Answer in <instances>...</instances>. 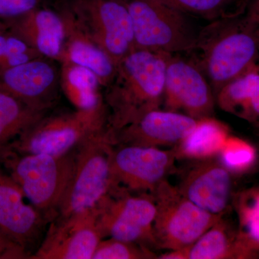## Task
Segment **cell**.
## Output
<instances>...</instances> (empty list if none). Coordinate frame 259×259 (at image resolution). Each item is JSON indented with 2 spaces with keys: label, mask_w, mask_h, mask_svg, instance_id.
I'll list each match as a JSON object with an SVG mask.
<instances>
[{
  "label": "cell",
  "mask_w": 259,
  "mask_h": 259,
  "mask_svg": "<svg viewBox=\"0 0 259 259\" xmlns=\"http://www.w3.org/2000/svg\"><path fill=\"white\" fill-rule=\"evenodd\" d=\"M171 259L252 258L241 246L235 232L221 218L193 244L185 249L173 250Z\"/></svg>",
  "instance_id": "obj_19"
},
{
  "label": "cell",
  "mask_w": 259,
  "mask_h": 259,
  "mask_svg": "<svg viewBox=\"0 0 259 259\" xmlns=\"http://www.w3.org/2000/svg\"><path fill=\"white\" fill-rule=\"evenodd\" d=\"M188 54L215 96L225 85L258 64L259 23L242 13L208 22L198 44Z\"/></svg>",
  "instance_id": "obj_2"
},
{
  "label": "cell",
  "mask_w": 259,
  "mask_h": 259,
  "mask_svg": "<svg viewBox=\"0 0 259 259\" xmlns=\"http://www.w3.org/2000/svg\"><path fill=\"white\" fill-rule=\"evenodd\" d=\"M61 76L59 61L39 57L0 73V89L30 106L51 111L62 90Z\"/></svg>",
  "instance_id": "obj_15"
},
{
  "label": "cell",
  "mask_w": 259,
  "mask_h": 259,
  "mask_svg": "<svg viewBox=\"0 0 259 259\" xmlns=\"http://www.w3.org/2000/svg\"><path fill=\"white\" fill-rule=\"evenodd\" d=\"M236 207L239 221L238 241L252 258H255L259 255V187L238 194Z\"/></svg>",
  "instance_id": "obj_24"
},
{
  "label": "cell",
  "mask_w": 259,
  "mask_h": 259,
  "mask_svg": "<svg viewBox=\"0 0 259 259\" xmlns=\"http://www.w3.org/2000/svg\"><path fill=\"white\" fill-rule=\"evenodd\" d=\"M216 105L223 111L251 123L259 121V69L258 64L233 80L215 95Z\"/></svg>",
  "instance_id": "obj_20"
},
{
  "label": "cell",
  "mask_w": 259,
  "mask_h": 259,
  "mask_svg": "<svg viewBox=\"0 0 259 259\" xmlns=\"http://www.w3.org/2000/svg\"><path fill=\"white\" fill-rule=\"evenodd\" d=\"M6 30H8V28H7L6 25H5L4 22L0 20V33H1V32L6 31Z\"/></svg>",
  "instance_id": "obj_32"
},
{
  "label": "cell",
  "mask_w": 259,
  "mask_h": 259,
  "mask_svg": "<svg viewBox=\"0 0 259 259\" xmlns=\"http://www.w3.org/2000/svg\"><path fill=\"white\" fill-rule=\"evenodd\" d=\"M113 136L107 127L83 140L74 149L72 177L56 218H67L98 207L111 189Z\"/></svg>",
  "instance_id": "obj_3"
},
{
  "label": "cell",
  "mask_w": 259,
  "mask_h": 259,
  "mask_svg": "<svg viewBox=\"0 0 259 259\" xmlns=\"http://www.w3.org/2000/svg\"><path fill=\"white\" fill-rule=\"evenodd\" d=\"M239 10L250 20L259 23V0H242Z\"/></svg>",
  "instance_id": "obj_31"
},
{
  "label": "cell",
  "mask_w": 259,
  "mask_h": 259,
  "mask_svg": "<svg viewBox=\"0 0 259 259\" xmlns=\"http://www.w3.org/2000/svg\"><path fill=\"white\" fill-rule=\"evenodd\" d=\"M106 124V110L102 101L90 108L51 111L25 130L6 151L61 156L74 151L89 136L107 127Z\"/></svg>",
  "instance_id": "obj_6"
},
{
  "label": "cell",
  "mask_w": 259,
  "mask_h": 259,
  "mask_svg": "<svg viewBox=\"0 0 259 259\" xmlns=\"http://www.w3.org/2000/svg\"><path fill=\"white\" fill-rule=\"evenodd\" d=\"M215 105L212 89L195 63L168 54L161 109L203 120L213 117Z\"/></svg>",
  "instance_id": "obj_11"
},
{
  "label": "cell",
  "mask_w": 259,
  "mask_h": 259,
  "mask_svg": "<svg viewBox=\"0 0 259 259\" xmlns=\"http://www.w3.org/2000/svg\"><path fill=\"white\" fill-rule=\"evenodd\" d=\"M51 111L30 106L0 89V157L25 130Z\"/></svg>",
  "instance_id": "obj_21"
},
{
  "label": "cell",
  "mask_w": 259,
  "mask_h": 259,
  "mask_svg": "<svg viewBox=\"0 0 259 259\" xmlns=\"http://www.w3.org/2000/svg\"><path fill=\"white\" fill-rule=\"evenodd\" d=\"M39 57V53L9 30L0 33V73Z\"/></svg>",
  "instance_id": "obj_26"
},
{
  "label": "cell",
  "mask_w": 259,
  "mask_h": 259,
  "mask_svg": "<svg viewBox=\"0 0 259 259\" xmlns=\"http://www.w3.org/2000/svg\"><path fill=\"white\" fill-rule=\"evenodd\" d=\"M168 55L136 49L117 63L111 82L102 90L107 128L113 137L145 114L161 108Z\"/></svg>",
  "instance_id": "obj_1"
},
{
  "label": "cell",
  "mask_w": 259,
  "mask_h": 259,
  "mask_svg": "<svg viewBox=\"0 0 259 259\" xmlns=\"http://www.w3.org/2000/svg\"><path fill=\"white\" fill-rule=\"evenodd\" d=\"M157 256L144 245L105 238L99 243L93 259H149Z\"/></svg>",
  "instance_id": "obj_27"
},
{
  "label": "cell",
  "mask_w": 259,
  "mask_h": 259,
  "mask_svg": "<svg viewBox=\"0 0 259 259\" xmlns=\"http://www.w3.org/2000/svg\"><path fill=\"white\" fill-rule=\"evenodd\" d=\"M79 30L116 63L136 49L123 0H60Z\"/></svg>",
  "instance_id": "obj_8"
},
{
  "label": "cell",
  "mask_w": 259,
  "mask_h": 259,
  "mask_svg": "<svg viewBox=\"0 0 259 259\" xmlns=\"http://www.w3.org/2000/svg\"><path fill=\"white\" fill-rule=\"evenodd\" d=\"M50 218L39 210L0 164V230L30 258Z\"/></svg>",
  "instance_id": "obj_12"
},
{
  "label": "cell",
  "mask_w": 259,
  "mask_h": 259,
  "mask_svg": "<svg viewBox=\"0 0 259 259\" xmlns=\"http://www.w3.org/2000/svg\"><path fill=\"white\" fill-rule=\"evenodd\" d=\"M153 197L156 208L153 248L157 249H185L223 218L201 209L167 180L158 186Z\"/></svg>",
  "instance_id": "obj_7"
},
{
  "label": "cell",
  "mask_w": 259,
  "mask_h": 259,
  "mask_svg": "<svg viewBox=\"0 0 259 259\" xmlns=\"http://www.w3.org/2000/svg\"><path fill=\"white\" fill-rule=\"evenodd\" d=\"M61 66V89L72 99L76 108H90L102 101V87L93 71L78 65Z\"/></svg>",
  "instance_id": "obj_23"
},
{
  "label": "cell",
  "mask_w": 259,
  "mask_h": 259,
  "mask_svg": "<svg viewBox=\"0 0 259 259\" xmlns=\"http://www.w3.org/2000/svg\"><path fill=\"white\" fill-rule=\"evenodd\" d=\"M0 164L32 204L54 221L72 177L74 150L61 156L8 151L0 157Z\"/></svg>",
  "instance_id": "obj_5"
},
{
  "label": "cell",
  "mask_w": 259,
  "mask_h": 259,
  "mask_svg": "<svg viewBox=\"0 0 259 259\" xmlns=\"http://www.w3.org/2000/svg\"><path fill=\"white\" fill-rule=\"evenodd\" d=\"M134 26L136 49L167 54H188L205 25L160 0H123Z\"/></svg>",
  "instance_id": "obj_4"
},
{
  "label": "cell",
  "mask_w": 259,
  "mask_h": 259,
  "mask_svg": "<svg viewBox=\"0 0 259 259\" xmlns=\"http://www.w3.org/2000/svg\"><path fill=\"white\" fill-rule=\"evenodd\" d=\"M96 212L102 238L153 247V225L156 208L151 194H109L99 204Z\"/></svg>",
  "instance_id": "obj_10"
},
{
  "label": "cell",
  "mask_w": 259,
  "mask_h": 259,
  "mask_svg": "<svg viewBox=\"0 0 259 259\" xmlns=\"http://www.w3.org/2000/svg\"><path fill=\"white\" fill-rule=\"evenodd\" d=\"M180 112L160 108L121 129L114 136L115 145L145 147H175L187 139L199 121Z\"/></svg>",
  "instance_id": "obj_16"
},
{
  "label": "cell",
  "mask_w": 259,
  "mask_h": 259,
  "mask_svg": "<svg viewBox=\"0 0 259 259\" xmlns=\"http://www.w3.org/2000/svg\"><path fill=\"white\" fill-rule=\"evenodd\" d=\"M27 258L25 253L13 244L0 230V259Z\"/></svg>",
  "instance_id": "obj_30"
},
{
  "label": "cell",
  "mask_w": 259,
  "mask_h": 259,
  "mask_svg": "<svg viewBox=\"0 0 259 259\" xmlns=\"http://www.w3.org/2000/svg\"><path fill=\"white\" fill-rule=\"evenodd\" d=\"M53 4L60 10L66 27L64 51L59 63L78 65L93 71L102 90L113 79L117 63L79 30L60 0H54Z\"/></svg>",
  "instance_id": "obj_18"
},
{
  "label": "cell",
  "mask_w": 259,
  "mask_h": 259,
  "mask_svg": "<svg viewBox=\"0 0 259 259\" xmlns=\"http://www.w3.org/2000/svg\"><path fill=\"white\" fill-rule=\"evenodd\" d=\"M51 0H0V20L8 21L47 4Z\"/></svg>",
  "instance_id": "obj_29"
},
{
  "label": "cell",
  "mask_w": 259,
  "mask_h": 259,
  "mask_svg": "<svg viewBox=\"0 0 259 259\" xmlns=\"http://www.w3.org/2000/svg\"><path fill=\"white\" fill-rule=\"evenodd\" d=\"M255 127H256L257 131H258L259 134V122H258V123L255 124Z\"/></svg>",
  "instance_id": "obj_33"
},
{
  "label": "cell",
  "mask_w": 259,
  "mask_h": 259,
  "mask_svg": "<svg viewBox=\"0 0 259 259\" xmlns=\"http://www.w3.org/2000/svg\"><path fill=\"white\" fill-rule=\"evenodd\" d=\"M177 185L181 193L206 212L223 217L233 193L231 171L219 156L188 160Z\"/></svg>",
  "instance_id": "obj_13"
},
{
  "label": "cell",
  "mask_w": 259,
  "mask_h": 259,
  "mask_svg": "<svg viewBox=\"0 0 259 259\" xmlns=\"http://www.w3.org/2000/svg\"><path fill=\"white\" fill-rule=\"evenodd\" d=\"M102 238L96 209L67 218H56L29 259H93Z\"/></svg>",
  "instance_id": "obj_14"
},
{
  "label": "cell",
  "mask_w": 259,
  "mask_h": 259,
  "mask_svg": "<svg viewBox=\"0 0 259 259\" xmlns=\"http://www.w3.org/2000/svg\"><path fill=\"white\" fill-rule=\"evenodd\" d=\"M8 30L44 57L60 61L66 39L64 17L54 4H45L4 22Z\"/></svg>",
  "instance_id": "obj_17"
},
{
  "label": "cell",
  "mask_w": 259,
  "mask_h": 259,
  "mask_svg": "<svg viewBox=\"0 0 259 259\" xmlns=\"http://www.w3.org/2000/svg\"><path fill=\"white\" fill-rule=\"evenodd\" d=\"M228 137L225 125L210 117L199 120L192 134L172 148L177 160L212 157L219 154Z\"/></svg>",
  "instance_id": "obj_22"
},
{
  "label": "cell",
  "mask_w": 259,
  "mask_h": 259,
  "mask_svg": "<svg viewBox=\"0 0 259 259\" xmlns=\"http://www.w3.org/2000/svg\"><path fill=\"white\" fill-rule=\"evenodd\" d=\"M258 69H259V59H258Z\"/></svg>",
  "instance_id": "obj_34"
},
{
  "label": "cell",
  "mask_w": 259,
  "mask_h": 259,
  "mask_svg": "<svg viewBox=\"0 0 259 259\" xmlns=\"http://www.w3.org/2000/svg\"><path fill=\"white\" fill-rule=\"evenodd\" d=\"M174 9L198 19L214 21L236 14L231 11L233 0H160Z\"/></svg>",
  "instance_id": "obj_25"
},
{
  "label": "cell",
  "mask_w": 259,
  "mask_h": 259,
  "mask_svg": "<svg viewBox=\"0 0 259 259\" xmlns=\"http://www.w3.org/2000/svg\"><path fill=\"white\" fill-rule=\"evenodd\" d=\"M218 156L233 174L248 170L254 163L255 152L249 144L229 136Z\"/></svg>",
  "instance_id": "obj_28"
},
{
  "label": "cell",
  "mask_w": 259,
  "mask_h": 259,
  "mask_svg": "<svg viewBox=\"0 0 259 259\" xmlns=\"http://www.w3.org/2000/svg\"><path fill=\"white\" fill-rule=\"evenodd\" d=\"M176 155L173 148L115 145L111 156V189L109 194H148L173 170Z\"/></svg>",
  "instance_id": "obj_9"
}]
</instances>
